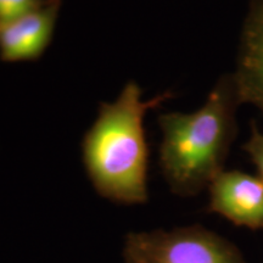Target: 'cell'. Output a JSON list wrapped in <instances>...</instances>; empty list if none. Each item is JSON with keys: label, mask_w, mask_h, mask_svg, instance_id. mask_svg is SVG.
Listing matches in <instances>:
<instances>
[{"label": "cell", "mask_w": 263, "mask_h": 263, "mask_svg": "<svg viewBox=\"0 0 263 263\" xmlns=\"http://www.w3.org/2000/svg\"><path fill=\"white\" fill-rule=\"evenodd\" d=\"M238 105L233 77L223 76L199 110L159 117L160 166L172 193L196 195L222 172L236 133Z\"/></svg>", "instance_id": "7a4b0ae2"}, {"label": "cell", "mask_w": 263, "mask_h": 263, "mask_svg": "<svg viewBox=\"0 0 263 263\" xmlns=\"http://www.w3.org/2000/svg\"><path fill=\"white\" fill-rule=\"evenodd\" d=\"M171 93L143 100L136 82L126 84L114 103L100 105L99 115L82 143L83 162L95 190L124 205L147 201L149 149L144 117Z\"/></svg>", "instance_id": "6da1fadb"}, {"label": "cell", "mask_w": 263, "mask_h": 263, "mask_svg": "<svg viewBox=\"0 0 263 263\" xmlns=\"http://www.w3.org/2000/svg\"><path fill=\"white\" fill-rule=\"evenodd\" d=\"M61 0H45L27 15L0 26V58L8 62L31 61L50 44Z\"/></svg>", "instance_id": "5b68a950"}, {"label": "cell", "mask_w": 263, "mask_h": 263, "mask_svg": "<svg viewBox=\"0 0 263 263\" xmlns=\"http://www.w3.org/2000/svg\"><path fill=\"white\" fill-rule=\"evenodd\" d=\"M232 77L239 103L254 105L263 114V0H251Z\"/></svg>", "instance_id": "8992f818"}, {"label": "cell", "mask_w": 263, "mask_h": 263, "mask_svg": "<svg viewBox=\"0 0 263 263\" xmlns=\"http://www.w3.org/2000/svg\"><path fill=\"white\" fill-rule=\"evenodd\" d=\"M124 263H248L228 240L201 226L129 233Z\"/></svg>", "instance_id": "3957f363"}, {"label": "cell", "mask_w": 263, "mask_h": 263, "mask_svg": "<svg viewBox=\"0 0 263 263\" xmlns=\"http://www.w3.org/2000/svg\"><path fill=\"white\" fill-rule=\"evenodd\" d=\"M242 149L251 159L252 163L257 168L258 177L263 182V134L258 130L255 122L251 124V134L248 141L244 144Z\"/></svg>", "instance_id": "ba28073f"}, {"label": "cell", "mask_w": 263, "mask_h": 263, "mask_svg": "<svg viewBox=\"0 0 263 263\" xmlns=\"http://www.w3.org/2000/svg\"><path fill=\"white\" fill-rule=\"evenodd\" d=\"M45 0H0V26L27 15Z\"/></svg>", "instance_id": "52a82bcc"}, {"label": "cell", "mask_w": 263, "mask_h": 263, "mask_svg": "<svg viewBox=\"0 0 263 263\" xmlns=\"http://www.w3.org/2000/svg\"><path fill=\"white\" fill-rule=\"evenodd\" d=\"M209 211L239 227L263 229V182L241 171L218 173L209 185Z\"/></svg>", "instance_id": "277c9868"}]
</instances>
